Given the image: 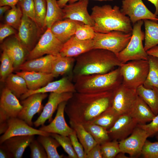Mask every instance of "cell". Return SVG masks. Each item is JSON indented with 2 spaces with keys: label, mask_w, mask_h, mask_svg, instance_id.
Here are the masks:
<instances>
[{
  "label": "cell",
  "mask_w": 158,
  "mask_h": 158,
  "mask_svg": "<svg viewBox=\"0 0 158 158\" xmlns=\"http://www.w3.org/2000/svg\"><path fill=\"white\" fill-rule=\"evenodd\" d=\"M113 92L74 93L65 112L70 121L83 125L90 123L111 106Z\"/></svg>",
  "instance_id": "6da1fadb"
},
{
  "label": "cell",
  "mask_w": 158,
  "mask_h": 158,
  "mask_svg": "<svg viewBox=\"0 0 158 158\" xmlns=\"http://www.w3.org/2000/svg\"><path fill=\"white\" fill-rule=\"evenodd\" d=\"M122 63L114 53L93 49L75 58L73 70L74 77L108 73Z\"/></svg>",
  "instance_id": "7a4b0ae2"
},
{
  "label": "cell",
  "mask_w": 158,
  "mask_h": 158,
  "mask_svg": "<svg viewBox=\"0 0 158 158\" xmlns=\"http://www.w3.org/2000/svg\"><path fill=\"white\" fill-rule=\"evenodd\" d=\"M92 11L90 15L95 22L92 27L96 32L107 33L113 31L132 32L133 27L129 17L122 12L118 6L96 5Z\"/></svg>",
  "instance_id": "3957f363"
},
{
  "label": "cell",
  "mask_w": 158,
  "mask_h": 158,
  "mask_svg": "<svg viewBox=\"0 0 158 158\" xmlns=\"http://www.w3.org/2000/svg\"><path fill=\"white\" fill-rule=\"evenodd\" d=\"M76 92L84 93L113 91L122 83L119 66L104 74L74 77Z\"/></svg>",
  "instance_id": "277c9868"
},
{
  "label": "cell",
  "mask_w": 158,
  "mask_h": 158,
  "mask_svg": "<svg viewBox=\"0 0 158 158\" xmlns=\"http://www.w3.org/2000/svg\"><path fill=\"white\" fill-rule=\"evenodd\" d=\"M122 84L130 89L136 90L143 85L148 75L149 64L147 60H138L123 63L119 66Z\"/></svg>",
  "instance_id": "5b68a950"
},
{
  "label": "cell",
  "mask_w": 158,
  "mask_h": 158,
  "mask_svg": "<svg viewBox=\"0 0 158 158\" xmlns=\"http://www.w3.org/2000/svg\"><path fill=\"white\" fill-rule=\"evenodd\" d=\"M143 24V20H140L133 24L129 42L117 56L122 63L133 60H148V55L142 43L145 38V33L141 30Z\"/></svg>",
  "instance_id": "8992f818"
},
{
  "label": "cell",
  "mask_w": 158,
  "mask_h": 158,
  "mask_svg": "<svg viewBox=\"0 0 158 158\" xmlns=\"http://www.w3.org/2000/svg\"><path fill=\"white\" fill-rule=\"evenodd\" d=\"M131 36L132 32L127 33L119 31L107 33L95 32L93 39L94 49L107 50L117 56L127 46Z\"/></svg>",
  "instance_id": "52a82bcc"
},
{
  "label": "cell",
  "mask_w": 158,
  "mask_h": 158,
  "mask_svg": "<svg viewBox=\"0 0 158 158\" xmlns=\"http://www.w3.org/2000/svg\"><path fill=\"white\" fill-rule=\"evenodd\" d=\"M63 44L53 34L50 28H47L35 47L29 52L27 58L28 60H31L45 54L58 56Z\"/></svg>",
  "instance_id": "ba28073f"
},
{
  "label": "cell",
  "mask_w": 158,
  "mask_h": 158,
  "mask_svg": "<svg viewBox=\"0 0 158 158\" xmlns=\"http://www.w3.org/2000/svg\"><path fill=\"white\" fill-rule=\"evenodd\" d=\"M138 96L136 90L128 88L121 84L113 92L110 107L119 116L129 114Z\"/></svg>",
  "instance_id": "9c48e42d"
},
{
  "label": "cell",
  "mask_w": 158,
  "mask_h": 158,
  "mask_svg": "<svg viewBox=\"0 0 158 158\" xmlns=\"http://www.w3.org/2000/svg\"><path fill=\"white\" fill-rule=\"evenodd\" d=\"M18 30L16 37L22 45L30 52L35 46L41 29L34 21L23 13Z\"/></svg>",
  "instance_id": "30bf717a"
},
{
  "label": "cell",
  "mask_w": 158,
  "mask_h": 158,
  "mask_svg": "<svg viewBox=\"0 0 158 158\" xmlns=\"http://www.w3.org/2000/svg\"><path fill=\"white\" fill-rule=\"evenodd\" d=\"M121 10L133 24L145 19L158 22V17L149 10L142 0H122Z\"/></svg>",
  "instance_id": "8fae6325"
},
{
  "label": "cell",
  "mask_w": 158,
  "mask_h": 158,
  "mask_svg": "<svg viewBox=\"0 0 158 158\" xmlns=\"http://www.w3.org/2000/svg\"><path fill=\"white\" fill-rule=\"evenodd\" d=\"M148 137L145 131L137 125L129 136L118 141L121 152L128 154L131 157L140 155Z\"/></svg>",
  "instance_id": "7c38bea8"
},
{
  "label": "cell",
  "mask_w": 158,
  "mask_h": 158,
  "mask_svg": "<svg viewBox=\"0 0 158 158\" xmlns=\"http://www.w3.org/2000/svg\"><path fill=\"white\" fill-rule=\"evenodd\" d=\"M18 98L6 87L3 90L0 100V123L18 117L22 109Z\"/></svg>",
  "instance_id": "4fadbf2b"
},
{
  "label": "cell",
  "mask_w": 158,
  "mask_h": 158,
  "mask_svg": "<svg viewBox=\"0 0 158 158\" xmlns=\"http://www.w3.org/2000/svg\"><path fill=\"white\" fill-rule=\"evenodd\" d=\"M8 126L6 131L0 137V143L2 144L6 139L18 136L50 135L51 133L32 128L24 121L18 118H14L7 121Z\"/></svg>",
  "instance_id": "5bb4252c"
},
{
  "label": "cell",
  "mask_w": 158,
  "mask_h": 158,
  "mask_svg": "<svg viewBox=\"0 0 158 158\" xmlns=\"http://www.w3.org/2000/svg\"><path fill=\"white\" fill-rule=\"evenodd\" d=\"M47 96V93H38L29 96L22 100L20 103L22 109L17 117L24 121L30 126H32V120L35 115L43 109V100Z\"/></svg>",
  "instance_id": "9a60e30c"
},
{
  "label": "cell",
  "mask_w": 158,
  "mask_h": 158,
  "mask_svg": "<svg viewBox=\"0 0 158 158\" xmlns=\"http://www.w3.org/2000/svg\"><path fill=\"white\" fill-rule=\"evenodd\" d=\"M88 0H80L66 4L63 8V19H69L93 26L95 22L88 12Z\"/></svg>",
  "instance_id": "2e32d148"
},
{
  "label": "cell",
  "mask_w": 158,
  "mask_h": 158,
  "mask_svg": "<svg viewBox=\"0 0 158 158\" xmlns=\"http://www.w3.org/2000/svg\"><path fill=\"white\" fill-rule=\"evenodd\" d=\"M138 124L137 121L128 114L119 116L112 126L107 130L110 138L119 141L126 138Z\"/></svg>",
  "instance_id": "e0dca14e"
},
{
  "label": "cell",
  "mask_w": 158,
  "mask_h": 158,
  "mask_svg": "<svg viewBox=\"0 0 158 158\" xmlns=\"http://www.w3.org/2000/svg\"><path fill=\"white\" fill-rule=\"evenodd\" d=\"M73 93L50 92L48 101L43 107L42 111L37 119L33 123L35 127L44 125L48 120L51 121L52 115L61 102L68 101L72 97Z\"/></svg>",
  "instance_id": "ac0fdd59"
},
{
  "label": "cell",
  "mask_w": 158,
  "mask_h": 158,
  "mask_svg": "<svg viewBox=\"0 0 158 158\" xmlns=\"http://www.w3.org/2000/svg\"><path fill=\"white\" fill-rule=\"evenodd\" d=\"M67 101L61 102L57 109L55 117L49 124L41 126L39 129L50 133L68 136L74 131L67 123L64 117L65 109Z\"/></svg>",
  "instance_id": "d6986e66"
},
{
  "label": "cell",
  "mask_w": 158,
  "mask_h": 158,
  "mask_svg": "<svg viewBox=\"0 0 158 158\" xmlns=\"http://www.w3.org/2000/svg\"><path fill=\"white\" fill-rule=\"evenodd\" d=\"M1 48L12 60L15 69H17L24 62L30 52L22 45L16 36L4 41Z\"/></svg>",
  "instance_id": "ffe728a7"
},
{
  "label": "cell",
  "mask_w": 158,
  "mask_h": 158,
  "mask_svg": "<svg viewBox=\"0 0 158 158\" xmlns=\"http://www.w3.org/2000/svg\"><path fill=\"white\" fill-rule=\"evenodd\" d=\"M93 49V39L80 40L74 35L63 43L60 54L62 56L75 58Z\"/></svg>",
  "instance_id": "44dd1931"
},
{
  "label": "cell",
  "mask_w": 158,
  "mask_h": 158,
  "mask_svg": "<svg viewBox=\"0 0 158 158\" xmlns=\"http://www.w3.org/2000/svg\"><path fill=\"white\" fill-rule=\"evenodd\" d=\"M62 93L64 92H76L74 84L67 77L54 81L50 82L45 86L35 90H29L20 97L22 100L32 94L38 93L47 92Z\"/></svg>",
  "instance_id": "7402d4cb"
},
{
  "label": "cell",
  "mask_w": 158,
  "mask_h": 158,
  "mask_svg": "<svg viewBox=\"0 0 158 158\" xmlns=\"http://www.w3.org/2000/svg\"><path fill=\"white\" fill-rule=\"evenodd\" d=\"M34 139V135L18 136L11 137L2 144L11 158H21L26 148Z\"/></svg>",
  "instance_id": "603a6c76"
},
{
  "label": "cell",
  "mask_w": 158,
  "mask_h": 158,
  "mask_svg": "<svg viewBox=\"0 0 158 158\" xmlns=\"http://www.w3.org/2000/svg\"><path fill=\"white\" fill-rule=\"evenodd\" d=\"M58 56L46 55L44 56L28 60L23 63L17 69L23 71L51 73L52 62Z\"/></svg>",
  "instance_id": "cb8c5ba5"
},
{
  "label": "cell",
  "mask_w": 158,
  "mask_h": 158,
  "mask_svg": "<svg viewBox=\"0 0 158 158\" xmlns=\"http://www.w3.org/2000/svg\"><path fill=\"white\" fill-rule=\"evenodd\" d=\"M16 73L24 79L28 89L32 91L45 86L54 78L51 73L23 71Z\"/></svg>",
  "instance_id": "d4e9b609"
},
{
  "label": "cell",
  "mask_w": 158,
  "mask_h": 158,
  "mask_svg": "<svg viewBox=\"0 0 158 158\" xmlns=\"http://www.w3.org/2000/svg\"><path fill=\"white\" fill-rule=\"evenodd\" d=\"M76 21L69 19L59 20L50 28L55 36L63 44L75 35Z\"/></svg>",
  "instance_id": "484cf974"
},
{
  "label": "cell",
  "mask_w": 158,
  "mask_h": 158,
  "mask_svg": "<svg viewBox=\"0 0 158 158\" xmlns=\"http://www.w3.org/2000/svg\"><path fill=\"white\" fill-rule=\"evenodd\" d=\"M128 114L137 121L138 124H144L150 122L156 116L148 105L138 95Z\"/></svg>",
  "instance_id": "4316f807"
},
{
  "label": "cell",
  "mask_w": 158,
  "mask_h": 158,
  "mask_svg": "<svg viewBox=\"0 0 158 158\" xmlns=\"http://www.w3.org/2000/svg\"><path fill=\"white\" fill-rule=\"evenodd\" d=\"M138 96L148 105L154 114H158V88L153 87L146 88L142 85L137 88Z\"/></svg>",
  "instance_id": "83f0119b"
},
{
  "label": "cell",
  "mask_w": 158,
  "mask_h": 158,
  "mask_svg": "<svg viewBox=\"0 0 158 158\" xmlns=\"http://www.w3.org/2000/svg\"><path fill=\"white\" fill-rule=\"evenodd\" d=\"M71 127L75 131L86 154L97 143L83 125L69 121Z\"/></svg>",
  "instance_id": "f1b7e54d"
},
{
  "label": "cell",
  "mask_w": 158,
  "mask_h": 158,
  "mask_svg": "<svg viewBox=\"0 0 158 158\" xmlns=\"http://www.w3.org/2000/svg\"><path fill=\"white\" fill-rule=\"evenodd\" d=\"M7 88L18 98L29 90L24 79L16 74L11 73L6 78L5 82Z\"/></svg>",
  "instance_id": "f546056e"
},
{
  "label": "cell",
  "mask_w": 158,
  "mask_h": 158,
  "mask_svg": "<svg viewBox=\"0 0 158 158\" xmlns=\"http://www.w3.org/2000/svg\"><path fill=\"white\" fill-rule=\"evenodd\" d=\"M143 21L145 29L144 47L147 51L158 45V23L148 19Z\"/></svg>",
  "instance_id": "4dcf8cb0"
},
{
  "label": "cell",
  "mask_w": 158,
  "mask_h": 158,
  "mask_svg": "<svg viewBox=\"0 0 158 158\" xmlns=\"http://www.w3.org/2000/svg\"><path fill=\"white\" fill-rule=\"evenodd\" d=\"M75 62V57L58 56L52 62L51 73L54 77L69 72L73 70Z\"/></svg>",
  "instance_id": "1f68e13d"
},
{
  "label": "cell",
  "mask_w": 158,
  "mask_h": 158,
  "mask_svg": "<svg viewBox=\"0 0 158 158\" xmlns=\"http://www.w3.org/2000/svg\"><path fill=\"white\" fill-rule=\"evenodd\" d=\"M47 10L45 19V25L50 28L56 22L63 19L62 8H61L56 0H46Z\"/></svg>",
  "instance_id": "d6a6232c"
},
{
  "label": "cell",
  "mask_w": 158,
  "mask_h": 158,
  "mask_svg": "<svg viewBox=\"0 0 158 158\" xmlns=\"http://www.w3.org/2000/svg\"><path fill=\"white\" fill-rule=\"evenodd\" d=\"M37 140L42 145L47 153L48 158H62L63 154H60L57 148L60 145L54 138L50 135H38Z\"/></svg>",
  "instance_id": "836d02e7"
},
{
  "label": "cell",
  "mask_w": 158,
  "mask_h": 158,
  "mask_svg": "<svg viewBox=\"0 0 158 158\" xmlns=\"http://www.w3.org/2000/svg\"><path fill=\"white\" fill-rule=\"evenodd\" d=\"M149 72L143 85L146 88L154 87L158 88V58L148 55Z\"/></svg>",
  "instance_id": "e575fe53"
},
{
  "label": "cell",
  "mask_w": 158,
  "mask_h": 158,
  "mask_svg": "<svg viewBox=\"0 0 158 158\" xmlns=\"http://www.w3.org/2000/svg\"><path fill=\"white\" fill-rule=\"evenodd\" d=\"M83 125L98 144L101 145L105 142L111 140L107 130L103 127L93 123H87Z\"/></svg>",
  "instance_id": "d590c367"
},
{
  "label": "cell",
  "mask_w": 158,
  "mask_h": 158,
  "mask_svg": "<svg viewBox=\"0 0 158 158\" xmlns=\"http://www.w3.org/2000/svg\"><path fill=\"white\" fill-rule=\"evenodd\" d=\"M119 116L110 107L90 123L98 125L108 130L112 126Z\"/></svg>",
  "instance_id": "8d00e7d4"
},
{
  "label": "cell",
  "mask_w": 158,
  "mask_h": 158,
  "mask_svg": "<svg viewBox=\"0 0 158 158\" xmlns=\"http://www.w3.org/2000/svg\"><path fill=\"white\" fill-rule=\"evenodd\" d=\"M35 21L41 30L46 27L45 19L47 10L46 0H34Z\"/></svg>",
  "instance_id": "74e56055"
},
{
  "label": "cell",
  "mask_w": 158,
  "mask_h": 158,
  "mask_svg": "<svg viewBox=\"0 0 158 158\" xmlns=\"http://www.w3.org/2000/svg\"><path fill=\"white\" fill-rule=\"evenodd\" d=\"M23 13L18 5L11 7L7 12L5 17L6 24L18 30L20 25Z\"/></svg>",
  "instance_id": "f35d334b"
},
{
  "label": "cell",
  "mask_w": 158,
  "mask_h": 158,
  "mask_svg": "<svg viewBox=\"0 0 158 158\" xmlns=\"http://www.w3.org/2000/svg\"><path fill=\"white\" fill-rule=\"evenodd\" d=\"M0 60V81L4 82L6 78L15 69L12 60L4 50L1 54Z\"/></svg>",
  "instance_id": "ab89813d"
},
{
  "label": "cell",
  "mask_w": 158,
  "mask_h": 158,
  "mask_svg": "<svg viewBox=\"0 0 158 158\" xmlns=\"http://www.w3.org/2000/svg\"><path fill=\"white\" fill-rule=\"evenodd\" d=\"M95 32L92 26L82 22L77 21L74 35L77 39L82 40L93 39Z\"/></svg>",
  "instance_id": "60d3db41"
},
{
  "label": "cell",
  "mask_w": 158,
  "mask_h": 158,
  "mask_svg": "<svg viewBox=\"0 0 158 158\" xmlns=\"http://www.w3.org/2000/svg\"><path fill=\"white\" fill-rule=\"evenodd\" d=\"M103 158H114L121 152L119 141L111 140L100 145Z\"/></svg>",
  "instance_id": "b9f144b4"
},
{
  "label": "cell",
  "mask_w": 158,
  "mask_h": 158,
  "mask_svg": "<svg viewBox=\"0 0 158 158\" xmlns=\"http://www.w3.org/2000/svg\"><path fill=\"white\" fill-rule=\"evenodd\" d=\"M50 135L55 139L71 158H78L73 149L70 138L56 133H51Z\"/></svg>",
  "instance_id": "7bdbcfd3"
},
{
  "label": "cell",
  "mask_w": 158,
  "mask_h": 158,
  "mask_svg": "<svg viewBox=\"0 0 158 158\" xmlns=\"http://www.w3.org/2000/svg\"><path fill=\"white\" fill-rule=\"evenodd\" d=\"M141 154L145 158H158V141L152 142L147 140Z\"/></svg>",
  "instance_id": "ee69618b"
},
{
  "label": "cell",
  "mask_w": 158,
  "mask_h": 158,
  "mask_svg": "<svg viewBox=\"0 0 158 158\" xmlns=\"http://www.w3.org/2000/svg\"><path fill=\"white\" fill-rule=\"evenodd\" d=\"M32 158H47L46 151L42 145L37 140L34 139L30 144Z\"/></svg>",
  "instance_id": "f6af8a7d"
},
{
  "label": "cell",
  "mask_w": 158,
  "mask_h": 158,
  "mask_svg": "<svg viewBox=\"0 0 158 158\" xmlns=\"http://www.w3.org/2000/svg\"><path fill=\"white\" fill-rule=\"evenodd\" d=\"M18 4L23 13L35 21L34 0H20Z\"/></svg>",
  "instance_id": "bcb514c9"
},
{
  "label": "cell",
  "mask_w": 158,
  "mask_h": 158,
  "mask_svg": "<svg viewBox=\"0 0 158 158\" xmlns=\"http://www.w3.org/2000/svg\"><path fill=\"white\" fill-rule=\"evenodd\" d=\"M68 136L78 158H85L86 154L83 147L79 140L75 131L74 130Z\"/></svg>",
  "instance_id": "7dc6e473"
},
{
  "label": "cell",
  "mask_w": 158,
  "mask_h": 158,
  "mask_svg": "<svg viewBox=\"0 0 158 158\" xmlns=\"http://www.w3.org/2000/svg\"><path fill=\"white\" fill-rule=\"evenodd\" d=\"M138 125L145 131L149 137L158 133V114L149 123Z\"/></svg>",
  "instance_id": "c3c4849f"
},
{
  "label": "cell",
  "mask_w": 158,
  "mask_h": 158,
  "mask_svg": "<svg viewBox=\"0 0 158 158\" xmlns=\"http://www.w3.org/2000/svg\"><path fill=\"white\" fill-rule=\"evenodd\" d=\"M15 29L11 26L6 24H1L0 26V42H2L7 37L16 34Z\"/></svg>",
  "instance_id": "681fc988"
},
{
  "label": "cell",
  "mask_w": 158,
  "mask_h": 158,
  "mask_svg": "<svg viewBox=\"0 0 158 158\" xmlns=\"http://www.w3.org/2000/svg\"><path fill=\"white\" fill-rule=\"evenodd\" d=\"M85 158H103L100 145L95 146L86 154Z\"/></svg>",
  "instance_id": "f907efd6"
},
{
  "label": "cell",
  "mask_w": 158,
  "mask_h": 158,
  "mask_svg": "<svg viewBox=\"0 0 158 158\" xmlns=\"http://www.w3.org/2000/svg\"><path fill=\"white\" fill-rule=\"evenodd\" d=\"M20 0H0V6L7 5L11 8L17 4Z\"/></svg>",
  "instance_id": "816d5d0a"
},
{
  "label": "cell",
  "mask_w": 158,
  "mask_h": 158,
  "mask_svg": "<svg viewBox=\"0 0 158 158\" xmlns=\"http://www.w3.org/2000/svg\"><path fill=\"white\" fill-rule=\"evenodd\" d=\"M0 158H11L10 153L6 149L2 144L0 146Z\"/></svg>",
  "instance_id": "f5cc1de1"
},
{
  "label": "cell",
  "mask_w": 158,
  "mask_h": 158,
  "mask_svg": "<svg viewBox=\"0 0 158 158\" xmlns=\"http://www.w3.org/2000/svg\"><path fill=\"white\" fill-rule=\"evenodd\" d=\"M148 55L153 56L158 58V45H156L147 51Z\"/></svg>",
  "instance_id": "db71d44e"
},
{
  "label": "cell",
  "mask_w": 158,
  "mask_h": 158,
  "mask_svg": "<svg viewBox=\"0 0 158 158\" xmlns=\"http://www.w3.org/2000/svg\"><path fill=\"white\" fill-rule=\"evenodd\" d=\"M8 128L7 121L0 123V134H3L7 130Z\"/></svg>",
  "instance_id": "11a10c76"
},
{
  "label": "cell",
  "mask_w": 158,
  "mask_h": 158,
  "mask_svg": "<svg viewBox=\"0 0 158 158\" xmlns=\"http://www.w3.org/2000/svg\"><path fill=\"white\" fill-rule=\"evenodd\" d=\"M11 7L8 6L4 5L0 7V17L1 18L4 14L9 10Z\"/></svg>",
  "instance_id": "9f6ffc18"
},
{
  "label": "cell",
  "mask_w": 158,
  "mask_h": 158,
  "mask_svg": "<svg viewBox=\"0 0 158 158\" xmlns=\"http://www.w3.org/2000/svg\"><path fill=\"white\" fill-rule=\"evenodd\" d=\"M70 0H58L57 3L59 6L63 8L68 2Z\"/></svg>",
  "instance_id": "6f0895ef"
},
{
  "label": "cell",
  "mask_w": 158,
  "mask_h": 158,
  "mask_svg": "<svg viewBox=\"0 0 158 158\" xmlns=\"http://www.w3.org/2000/svg\"><path fill=\"white\" fill-rule=\"evenodd\" d=\"M154 6L155 11L154 14L156 16L158 15V0H148Z\"/></svg>",
  "instance_id": "680465c9"
},
{
  "label": "cell",
  "mask_w": 158,
  "mask_h": 158,
  "mask_svg": "<svg viewBox=\"0 0 158 158\" xmlns=\"http://www.w3.org/2000/svg\"><path fill=\"white\" fill-rule=\"evenodd\" d=\"M125 153L120 152L115 157L118 158H129L125 155Z\"/></svg>",
  "instance_id": "91938a15"
},
{
  "label": "cell",
  "mask_w": 158,
  "mask_h": 158,
  "mask_svg": "<svg viewBox=\"0 0 158 158\" xmlns=\"http://www.w3.org/2000/svg\"><path fill=\"white\" fill-rule=\"evenodd\" d=\"M80 0H70L69 1V3H72ZM99 1H112L113 0H94Z\"/></svg>",
  "instance_id": "94428289"
},
{
  "label": "cell",
  "mask_w": 158,
  "mask_h": 158,
  "mask_svg": "<svg viewBox=\"0 0 158 158\" xmlns=\"http://www.w3.org/2000/svg\"><path fill=\"white\" fill-rule=\"evenodd\" d=\"M156 138L157 140H158V133L157 134L156 136Z\"/></svg>",
  "instance_id": "6125c7cd"
}]
</instances>
